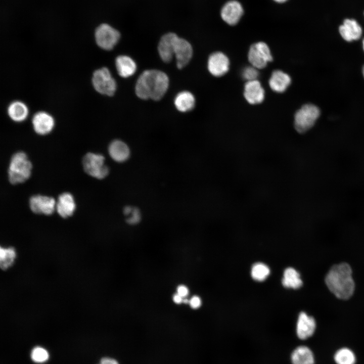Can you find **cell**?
<instances>
[{"mask_svg": "<svg viewBox=\"0 0 364 364\" xmlns=\"http://www.w3.org/2000/svg\"><path fill=\"white\" fill-rule=\"evenodd\" d=\"M168 86L169 79L164 72L155 69L147 70L138 78L135 93L141 99L158 101L165 94Z\"/></svg>", "mask_w": 364, "mask_h": 364, "instance_id": "1", "label": "cell"}, {"mask_svg": "<svg viewBox=\"0 0 364 364\" xmlns=\"http://www.w3.org/2000/svg\"><path fill=\"white\" fill-rule=\"evenodd\" d=\"M330 291L341 299H348L354 291L355 285L350 265L345 262L333 266L325 278Z\"/></svg>", "mask_w": 364, "mask_h": 364, "instance_id": "2", "label": "cell"}, {"mask_svg": "<svg viewBox=\"0 0 364 364\" xmlns=\"http://www.w3.org/2000/svg\"><path fill=\"white\" fill-rule=\"evenodd\" d=\"M32 164L26 154L23 152L14 154L10 161L8 169L10 182L14 185L22 183L31 175Z\"/></svg>", "mask_w": 364, "mask_h": 364, "instance_id": "3", "label": "cell"}, {"mask_svg": "<svg viewBox=\"0 0 364 364\" xmlns=\"http://www.w3.org/2000/svg\"><path fill=\"white\" fill-rule=\"evenodd\" d=\"M320 115V110L311 104L302 106L295 113L294 125L296 130L303 133L310 129L314 124Z\"/></svg>", "mask_w": 364, "mask_h": 364, "instance_id": "4", "label": "cell"}, {"mask_svg": "<svg viewBox=\"0 0 364 364\" xmlns=\"http://www.w3.org/2000/svg\"><path fill=\"white\" fill-rule=\"evenodd\" d=\"M82 165L86 173L98 179H103L109 173V168L105 163V157L101 154L87 153L82 159Z\"/></svg>", "mask_w": 364, "mask_h": 364, "instance_id": "5", "label": "cell"}, {"mask_svg": "<svg viewBox=\"0 0 364 364\" xmlns=\"http://www.w3.org/2000/svg\"><path fill=\"white\" fill-rule=\"evenodd\" d=\"M95 39L97 44L105 50H111L118 43L120 38L119 32L110 25L103 23L95 30Z\"/></svg>", "mask_w": 364, "mask_h": 364, "instance_id": "6", "label": "cell"}, {"mask_svg": "<svg viewBox=\"0 0 364 364\" xmlns=\"http://www.w3.org/2000/svg\"><path fill=\"white\" fill-rule=\"evenodd\" d=\"M92 83L96 91L108 96H113L117 88L115 80L106 67L97 69L94 72Z\"/></svg>", "mask_w": 364, "mask_h": 364, "instance_id": "7", "label": "cell"}, {"mask_svg": "<svg viewBox=\"0 0 364 364\" xmlns=\"http://www.w3.org/2000/svg\"><path fill=\"white\" fill-rule=\"evenodd\" d=\"M248 60L252 66L257 69L265 67L272 61V57L267 44L260 41L251 46L248 54Z\"/></svg>", "mask_w": 364, "mask_h": 364, "instance_id": "8", "label": "cell"}, {"mask_svg": "<svg viewBox=\"0 0 364 364\" xmlns=\"http://www.w3.org/2000/svg\"><path fill=\"white\" fill-rule=\"evenodd\" d=\"M193 55V48L187 40L177 37L174 46V56L178 69L186 66L190 62Z\"/></svg>", "mask_w": 364, "mask_h": 364, "instance_id": "9", "label": "cell"}, {"mask_svg": "<svg viewBox=\"0 0 364 364\" xmlns=\"http://www.w3.org/2000/svg\"><path fill=\"white\" fill-rule=\"evenodd\" d=\"M229 58L222 52L212 53L208 60V69L212 75L216 77H220L225 74L229 69Z\"/></svg>", "mask_w": 364, "mask_h": 364, "instance_id": "10", "label": "cell"}, {"mask_svg": "<svg viewBox=\"0 0 364 364\" xmlns=\"http://www.w3.org/2000/svg\"><path fill=\"white\" fill-rule=\"evenodd\" d=\"M56 205L54 198L48 196L34 195L29 199L30 209L36 214L51 215L54 212Z\"/></svg>", "mask_w": 364, "mask_h": 364, "instance_id": "11", "label": "cell"}, {"mask_svg": "<svg viewBox=\"0 0 364 364\" xmlns=\"http://www.w3.org/2000/svg\"><path fill=\"white\" fill-rule=\"evenodd\" d=\"M243 14L241 4L237 1H230L222 7L220 15L222 20L231 25H236Z\"/></svg>", "mask_w": 364, "mask_h": 364, "instance_id": "12", "label": "cell"}, {"mask_svg": "<svg viewBox=\"0 0 364 364\" xmlns=\"http://www.w3.org/2000/svg\"><path fill=\"white\" fill-rule=\"evenodd\" d=\"M108 151L111 159L119 163L126 162L131 155V150L128 145L120 140L112 141L108 146Z\"/></svg>", "mask_w": 364, "mask_h": 364, "instance_id": "13", "label": "cell"}, {"mask_svg": "<svg viewBox=\"0 0 364 364\" xmlns=\"http://www.w3.org/2000/svg\"><path fill=\"white\" fill-rule=\"evenodd\" d=\"M178 36L172 32L163 35L158 43V51L161 59L166 63L170 62L174 56V46Z\"/></svg>", "mask_w": 364, "mask_h": 364, "instance_id": "14", "label": "cell"}, {"mask_svg": "<svg viewBox=\"0 0 364 364\" xmlns=\"http://www.w3.org/2000/svg\"><path fill=\"white\" fill-rule=\"evenodd\" d=\"M314 319L304 312L300 313L296 326V333L299 338L304 340L311 336L315 331Z\"/></svg>", "mask_w": 364, "mask_h": 364, "instance_id": "15", "label": "cell"}, {"mask_svg": "<svg viewBox=\"0 0 364 364\" xmlns=\"http://www.w3.org/2000/svg\"><path fill=\"white\" fill-rule=\"evenodd\" d=\"M339 31L342 37L348 42L358 40L362 33L361 27L353 19H345L340 26Z\"/></svg>", "mask_w": 364, "mask_h": 364, "instance_id": "16", "label": "cell"}, {"mask_svg": "<svg viewBox=\"0 0 364 364\" xmlns=\"http://www.w3.org/2000/svg\"><path fill=\"white\" fill-rule=\"evenodd\" d=\"M35 131L40 135L50 133L54 126V120L53 117L45 112L36 113L32 120Z\"/></svg>", "mask_w": 364, "mask_h": 364, "instance_id": "17", "label": "cell"}, {"mask_svg": "<svg viewBox=\"0 0 364 364\" xmlns=\"http://www.w3.org/2000/svg\"><path fill=\"white\" fill-rule=\"evenodd\" d=\"M244 96L249 103L257 104L263 101L264 90L257 80L247 81L244 86Z\"/></svg>", "mask_w": 364, "mask_h": 364, "instance_id": "18", "label": "cell"}, {"mask_svg": "<svg viewBox=\"0 0 364 364\" xmlns=\"http://www.w3.org/2000/svg\"><path fill=\"white\" fill-rule=\"evenodd\" d=\"M76 205L73 196L69 193L61 194L56 202V208L63 218L71 216L75 211Z\"/></svg>", "mask_w": 364, "mask_h": 364, "instance_id": "19", "label": "cell"}, {"mask_svg": "<svg viewBox=\"0 0 364 364\" xmlns=\"http://www.w3.org/2000/svg\"><path fill=\"white\" fill-rule=\"evenodd\" d=\"M291 79L290 76L283 71L276 70L272 72L269 80L271 89L277 93H283L290 85Z\"/></svg>", "mask_w": 364, "mask_h": 364, "instance_id": "20", "label": "cell"}, {"mask_svg": "<svg viewBox=\"0 0 364 364\" xmlns=\"http://www.w3.org/2000/svg\"><path fill=\"white\" fill-rule=\"evenodd\" d=\"M115 65L118 74L124 78L132 76L136 70V65L134 60L125 55L118 56L115 60Z\"/></svg>", "mask_w": 364, "mask_h": 364, "instance_id": "21", "label": "cell"}, {"mask_svg": "<svg viewBox=\"0 0 364 364\" xmlns=\"http://www.w3.org/2000/svg\"><path fill=\"white\" fill-rule=\"evenodd\" d=\"M174 103L176 108L178 111L186 112L194 108L195 99L191 93L188 91H183L176 96Z\"/></svg>", "mask_w": 364, "mask_h": 364, "instance_id": "22", "label": "cell"}, {"mask_svg": "<svg viewBox=\"0 0 364 364\" xmlns=\"http://www.w3.org/2000/svg\"><path fill=\"white\" fill-rule=\"evenodd\" d=\"M292 364H314V359L311 350L307 347H297L292 353Z\"/></svg>", "mask_w": 364, "mask_h": 364, "instance_id": "23", "label": "cell"}, {"mask_svg": "<svg viewBox=\"0 0 364 364\" xmlns=\"http://www.w3.org/2000/svg\"><path fill=\"white\" fill-rule=\"evenodd\" d=\"M17 257L16 250L12 246H2L0 249V267L7 270L15 264Z\"/></svg>", "mask_w": 364, "mask_h": 364, "instance_id": "24", "label": "cell"}, {"mask_svg": "<svg viewBox=\"0 0 364 364\" xmlns=\"http://www.w3.org/2000/svg\"><path fill=\"white\" fill-rule=\"evenodd\" d=\"M8 113L10 117L16 122L24 121L28 114V109L26 105L20 101L12 102L8 108Z\"/></svg>", "mask_w": 364, "mask_h": 364, "instance_id": "25", "label": "cell"}, {"mask_svg": "<svg viewBox=\"0 0 364 364\" xmlns=\"http://www.w3.org/2000/svg\"><path fill=\"white\" fill-rule=\"evenodd\" d=\"M282 283L284 287L294 289L300 288L303 284L300 274L293 267H288L284 270Z\"/></svg>", "mask_w": 364, "mask_h": 364, "instance_id": "26", "label": "cell"}, {"mask_svg": "<svg viewBox=\"0 0 364 364\" xmlns=\"http://www.w3.org/2000/svg\"><path fill=\"white\" fill-rule=\"evenodd\" d=\"M123 212L126 216V223L129 225H136L142 220V212L137 207L126 205L123 208Z\"/></svg>", "mask_w": 364, "mask_h": 364, "instance_id": "27", "label": "cell"}, {"mask_svg": "<svg viewBox=\"0 0 364 364\" xmlns=\"http://www.w3.org/2000/svg\"><path fill=\"white\" fill-rule=\"evenodd\" d=\"M334 360L337 364H355L356 359L351 350L342 348L336 352Z\"/></svg>", "mask_w": 364, "mask_h": 364, "instance_id": "28", "label": "cell"}, {"mask_svg": "<svg viewBox=\"0 0 364 364\" xmlns=\"http://www.w3.org/2000/svg\"><path fill=\"white\" fill-rule=\"evenodd\" d=\"M270 274L269 267L265 264L257 262L253 264L251 268V277L258 282L264 281Z\"/></svg>", "mask_w": 364, "mask_h": 364, "instance_id": "29", "label": "cell"}, {"mask_svg": "<svg viewBox=\"0 0 364 364\" xmlns=\"http://www.w3.org/2000/svg\"><path fill=\"white\" fill-rule=\"evenodd\" d=\"M32 360L37 363H43L49 358L48 351L42 347L37 346L34 347L31 353Z\"/></svg>", "mask_w": 364, "mask_h": 364, "instance_id": "30", "label": "cell"}, {"mask_svg": "<svg viewBox=\"0 0 364 364\" xmlns=\"http://www.w3.org/2000/svg\"><path fill=\"white\" fill-rule=\"evenodd\" d=\"M257 69L253 66L245 67L242 72V77L247 81L257 80L259 75Z\"/></svg>", "mask_w": 364, "mask_h": 364, "instance_id": "31", "label": "cell"}, {"mask_svg": "<svg viewBox=\"0 0 364 364\" xmlns=\"http://www.w3.org/2000/svg\"><path fill=\"white\" fill-rule=\"evenodd\" d=\"M189 304L191 308L193 309H197L201 306L202 304V301L200 297L197 295H194L189 300Z\"/></svg>", "mask_w": 364, "mask_h": 364, "instance_id": "32", "label": "cell"}, {"mask_svg": "<svg viewBox=\"0 0 364 364\" xmlns=\"http://www.w3.org/2000/svg\"><path fill=\"white\" fill-rule=\"evenodd\" d=\"M176 293L183 297H186L189 294V288L185 285H179L177 287Z\"/></svg>", "mask_w": 364, "mask_h": 364, "instance_id": "33", "label": "cell"}, {"mask_svg": "<svg viewBox=\"0 0 364 364\" xmlns=\"http://www.w3.org/2000/svg\"><path fill=\"white\" fill-rule=\"evenodd\" d=\"M100 364H118V363L114 359L109 357H104L101 359Z\"/></svg>", "mask_w": 364, "mask_h": 364, "instance_id": "34", "label": "cell"}, {"mask_svg": "<svg viewBox=\"0 0 364 364\" xmlns=\"http://www.w3.org/2000/svg\"><path fill=\"white\" fill-rule=\"evenodd\" d=\"M184 298L178 295L177 293L174 294L172 296L173 301L177 304H179L184 302Z\"/></svg>", "mask_w": 364, "mask_h": 364, "instance_id": "35", "label": "cell"}, {"mask_svg": "<svg viewBox=\"0 0 364 364\" xmlns=\"http://www.w3.org/2000/svg\"><path fill=\"white\" fill-rule=\"evenodd\" d=\"M274 1H275V2H276L277 3H284L286 1H287V0H274Z\"/></svg>", "mask_w": 364, "mask_h": 364, "instance_id": "36", "label": "cell"}, {"mask_svg": "<svg viewBox=\"0 0 364 364\" xmlns=\"http://www.w3.org/2000/svg\"><path fill=\"white\" fill-rule=\"evenodd\" d=\"M362 47H363V51H364V39H363V40H362Z\"/></svg>", "mask_w": 364, "mask_h": 364, "instance_id": "37", "label": "cell"}, {"mask_svg": "<svg viewBox=\"0 0 364 364\" xmlns=\"http://www.w3.org/2000/svg\"><path fill=\"white\" fill-rule=\"evenodd\" d=\"M362 74H363V77H364V66H363V68H362Z\"/></svg>", "mask_w": 364, "mask_h": 364, "instance_id": "38", "label": "cell"}]
</instances>
